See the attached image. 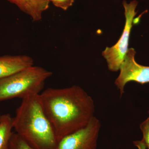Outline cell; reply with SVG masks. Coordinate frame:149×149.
Returning <instances> with one entry per match:
<instances>
[{"label":"cell","mask_w":149,"mask_h":149,"mask_svg":"<svg viewBox=\"0 0 149 149\" xmlns=\"http://www.w3.org/2000/svg\"><path fill=\"white\" fill-rule=\"evenodd\" d=\"M138 3L136 0L132 1L129 4L125 1L123 2L125 17L123 32L115 45L110 47H107L102 53L103 56L106 60L109 69L111 71L116 72L119 70L128 51L131 29L134 24L139 23L141 16L145 12L138 17L134 18L137 14L136 9Z\"/></svg>","instance_id":"cell-4"},{"label":"cell","mask_w":149,"mask_h":149,"mask_svg":"<svg viewBox=\"0 0 149 149\" xmlns=\"http://www.w3.org/2000/svg\"><path fill=\"white\" fill-rule=\"evenodd\" d=\"M148 112L149 113V111H148Z\"/></svg>","instance_id":"cell-14"},{"label":"cell","mask_w":149,"mask_h":149,"mask_svg":"<svg viewBox=\"0 0 149 149\" xmlns=\"http://www.w3.org/2000/svg\"><path fill=\"white\" fill-rule=\"evenodd\" d=\"M13 4L34 21H39L43 14L49 8V0H7Z\"/></svg>","instance_id":"cell-8"},{"label":"cell","mask_w":149,"mask_h":149,"mask_svg":"<svg viewBox=\"0 0 149 149\" xmlns=\"http://www.w3.org/2000/svg\"><path fill=\"white\" fill-rule=\"evenodd\" d=\"M140 128L143 134L141 141L145 144L146 149H149V116L140 124Z\"/></svg>","instance_id":"cell-11"},{"label":"cell","mask_w":149,"mask_h":149,"mask_svg":"<svg viewBox=\"0 0 149 149\" xmlns=\"http://www.w3.org/2000/svg\"><path fill=\"white\" fill-rule=\"evenodd\" d=\"M52 72L33 66L0 80V102L40 94Z\"/></svg>","instance_id":"cell-3"},{"label":"cell","mask_w":149,"mask_h":149,"mask_svg":"<svg viewBox=\"0 0 149 149\" xmlns=\"http://www.w3.org/2000/svg\"><path fill=\"white\" fill-rule=\"evenodd\" d=\"M40 97L58 142L85 127L95 116L94 101L80 86L47 88Z\"/></svg>","instance_id":"cell-1"},{"label":"cell","mask_w":149,"mask_h":149,"mask_svg":"<svg viewBox=\"0 0 149 149\" xmlns=\"http://www.w3.org/2000/svg\"></svg>","instance_id":"cell-15"},{"label":"cell","mask_w":149,"mask_h":149,"mask_svg":"<svg viewBox=\"0 0 149 149\" xmlns=\"http://www.w3.org/2000/svg\"><path fill=\"white\" fill-rule=\"evenodd\" d=\"M136 52L133 48L128 49L120 68V73L115 84L120 91V97L124 93V88L128 82L134 81L144 85L149 83V66L141 65L135 59Z\"/></svg>","instance_id":"cell-6"},{"label":"cell","mask_w":149,"mask_h":149,"mask_svg":"<svg viewBox=\"0 0 149 149\" xmlns=\"http://www.w3.org/2000/svg\"><path fill=\"white\" fill-rule=\"evenodd\" d=\"M74 1L75 0H49V1L56 7L66 10L72 5Z\"/></svg>","instance_id":"cell-12"},{"label":"cell","mask_w":149,"mask_h":149,"mask_svg":"<svg viewBox=\"0 0 149 149\" xmlns=\"http://www.w3.org/2000/svg\"><path fill=\"white\" fill-rule=\"evenodd\" d=\"M34 65V60L29 56H0V80Z\"/></svg>","instance_id":"cell-7"},{"label":"cell","mask_w":149,"mask_h":149,"mask_svg":"<svg viewBox=\"0 0 149 149\" xmlns=\"http://www.w3.org/2000/svg\"><path fill=\"white\" fill-rule=\"evenodd\" d=\"M101 126L94 116L85 127L59 141L56 149H97Z\"/></svg>","instance_id":"cell-5"},{"label":"cell","mask_w":149,"mask_h":149,"mask_svg":"<svg viewBox=\"0 0 149 149\" xmlns=\"http://www.w3.org/2000/svg\"><path fill=\"white\" fill-rule=\"evenodd\" d=\"M13 118L9 113L0 116V149H7L13 132Z\"/></svg>","instance_id":"cell-9"},{"label":"cell","mask_w":149,"mask_h":149,"mask_svg":"<svg viewBox=\"0 0 149 149\" xmlns=\"http://www.w3.org/2000/svg\"><path fill=\"white\" fill-rule=\"evenodd\" d=\"M7 149H34L15 132H13Z\"/></svg>","instance_id":"cell-10"},{"label":"cell","mask_w":149,"mask_h":149,"mask_svg":"<svg viewBox=\"0 0 149 149\" xmlns=\"http://www.w3.org/2000/svg\"><path fill=\"white\" fill-rule=\"evenodd\" d=\"M133 144L138 149H147L145 144L142 141H133Z\"/></svg>","instance_id":"cell-13"},{"label":"cell","mask_w":149,"mask_h":149,"mask_svg":"<svg viewBox=\"0 0 149 149\" xmlns=\"http://www.w3.org/2000/svg\"><path fill=\"white\" fill-rule=\"evenodd\" d=\"M13 124L15 132L34 149H56L58 142L43 109L40 94L22 99Z\"/></svg>","instance_id":"cell-2"}]
</instances>
